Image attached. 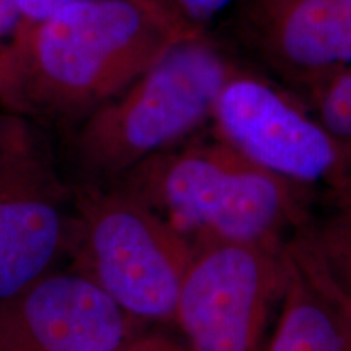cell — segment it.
I'll return each instance as SVG.
<instances>
[{
	"label": "cell",
	"instance_id": "cell-10",
	"mask_svg": "<svg viewBox=\"0 0 351 351\" xmlns=\"http://www.w3.org/2000/svg\"><path fill=\"white\" fill-rule=\"evenodd\" d=\"M283 309L269 351H351V296L333 275L311 225L285 241Z\"/></svg>",
	"mask_w": 351,
	"mask_h": 351
},
{
	"label": "cell",
	"instance_id": "cell-8",
	"mask_svg": "<svg viewBox=\"0 0 351 351\" xmlns=\"http://www.w3.org/2000/svg\"><path fill=\"white\" fill-rule=\"evenodd\" d=\"M230 29L298 96L351 69V0H238Z\"/></svg>",
	"mask_w": 351,
	"mask_h": 351
},
{
	"label": "cell",
	"instance_id": "cell-14",
	"mask_svg": "<svg viewBox=\"0 0 351 351\" xmlns=\"http://www.w3.org/2000/svg\"><path fill=\"white\" fill-rule=\"evenodd\" d=\"M26 21L28 20L16 0H0V70L23 32Z\"/></svg>",
	"mask_w": 351,
	"mask_h": 351
},
{
	"label": "cell",
	"instance_id": "cell-7",
	"mask_svg": "<svg viewBox=\"0 0 351 351\" xmlns=\"http://www.w3.org/2000/svg\"><path fill=\"white\" fill-rule=\"evenodd\" d=\"M285 285V243L194 245L174 320L192 351H256Z\"/></svg>",
	"mask_w": 351,
	"mask_h": 351
},
{
	"label": "cell",
	"instance_id": "cell-12",
	"mask_svg": "<svg viewBox=\"0 0 351 351\" xmlns=\"http://www.w3.org/2000/svg\"><path fill=\"white\" fill-rule=\"evenodd\" d=\"M315 111L327 129L351 147V69L320 88L315 96Z\"/></svg>",
	"mask_w": 351,
	"mask_h": 351
},
{
	"label": "cell",
	"instance_id": "cell-5",
	"mask_svg": "<svg viewBox=\"0 0 351 351\" xmlns=\"http://www.w3.org/2000/svg\"><path fill=\"white\" fill-rule=\"evenodd\" d=\"M215 135L254 165L302 189L330 194L348 178L350 150L301 96L238 64L223 86Z\"/></svg>",
	"mask_w": 351,
	"mask_h": 351
},
{
	"label": "cell",
	"instance_id": "cell-15",
	"mask_svg": "<svg viewBox=\"0 0 351 351\" xmlns=\"http://www.w3.org/2000/svg\"><path fill=\"white\" fill-rule=\"evenodd\" d=\"M119 351H192L187 343H182L168 333L152 332L134 337L121 346Z\"/></svg>",
	"mask_w": 351,
	"mask_h": 351
},
{
	"label": "cell",
	"instance_id": "cell-13",
	"mask_svg": "<svg viewBox=\"0 0 351 351\" xmlns=\"http://www.w3.org/2000/svg\"><path fill=\"white\" fill-rule=\"evenodd\" d=\"M184 23L197 32H208L210 25L230 13L238 0H160Z\"/></svg>",
	"mask_w": 351,
	"mask_h": 351
},
{
	"label": "cell",
	"instance_id": "cell-3",
	"mask_svg": "<svg viewBox=\"0 0 351 351\" xmlns=\"http://www.w3.org/2000/svg\"><path fill=\"white\" fill-rule=\"evenodd\" d=\"M238 62L208 32L171 46L116 98L75 129L72 153L95 181L111 184L148 158L195 137Z\"/></svg>",
	"mask_w": 351,
	"mask_h": 351
},
{
	"label": "cell",
	"instance_id": "cell-16",
	"mask_svg": "<svg viewBox=\"0 0 351 351\" xmlns=\"http://www.w3.org/2000/svg\"><path fill=\"white\" fill-rule=\"evenodd\" d=\"M26 20H38L78 0H16Z\"/></svg>",
	"mask_w": 351,
	"mask_h": 351
},
{
	"label": "cell",
	"instance_id": "cell-4",
	"mask_svg": "<svg viewBox=\"0 0 351 351\" xmlns=\"http://www.w3.org/2000/svg\"><path fill=\"white\" fill-rule=\"evenodd\" d=\"M70 251L75 270L134 320L174 319L194 245L143 202L117 186H86L73 199Z\"/></svg>",
	"mask_w": 351,
	"mask_h": 351
},
{
	"label": "cell",
	"instance_id": "cell-1",
	"mask_svg": "<svg viewBox=\"0 0 351 351\" xmlns=\"http://www.w3.org/2000/svg\"><path fill=\"white\" fill-rule=\"evenodd\" d=\"M195 33L158 0H78L26 21L0 70V106L75 129Z\"/></svg>",
	"mask_w": 351,
	"mask_h": 351
},
{
	"label": "cell",
	"instance_id": "cell-9",
	"mask_svg": "<svg viewBox=\"0 0 351 351\" xmlns=\"http://www.w3.org/2000/svg\"><path fill=\"white\" fill-rule=\"evenodd\" d=\"M132 322L85 274L51 270L0 300V351H119Z\"/></svg>",
	"mask_w": 351,
	"mask_h": 351
},
{
	"label": "cell",
	"instance_id": "cell-11",
	"mask_svg": "<svg viewBox=\"0 0 351 351\" xmlns=\"http://www.w3.org/2000/svg\"><path fill=\"white\" fill-rule=\"evenodd\" d=\"M326 199V217L320 225L311 226V232L333 275L351 296V150L348 178Z\"/></svg>",
	"mask_w": 351,
	"mask_h": 351
},
{
	"label": "cell",
	"instance_id": "cell-2",
	"mask_svg": "<svg viewBox=\"0 0 351 351\" xmlns=\"http://www.w3.org/2000/svg\"><path fill=\"white\" fill-rule=\"evenodd\" d=\"M111 184L155 210L192 245L280 244L307 226L304 189L254 165L217 135L189 138Z\"/></svg>",
	"mask_w": 351,
	"mask_h": 351
},
{
	"label": "cell",
	"instance_id": "cell-6",
	"mask_svg": "<svg viewBox=\"0 0 351 351\" xmlns=\"http://www.w3.org/2000/svg\"><path fill=\"white\" fill-rule=\"evenodd\" d=\"M46 127L0 111V300L28 287L70 251L73 215Z\"/></svg>",
	"mask_w": 351,
	"mask_h": 351
}]
</instances>
